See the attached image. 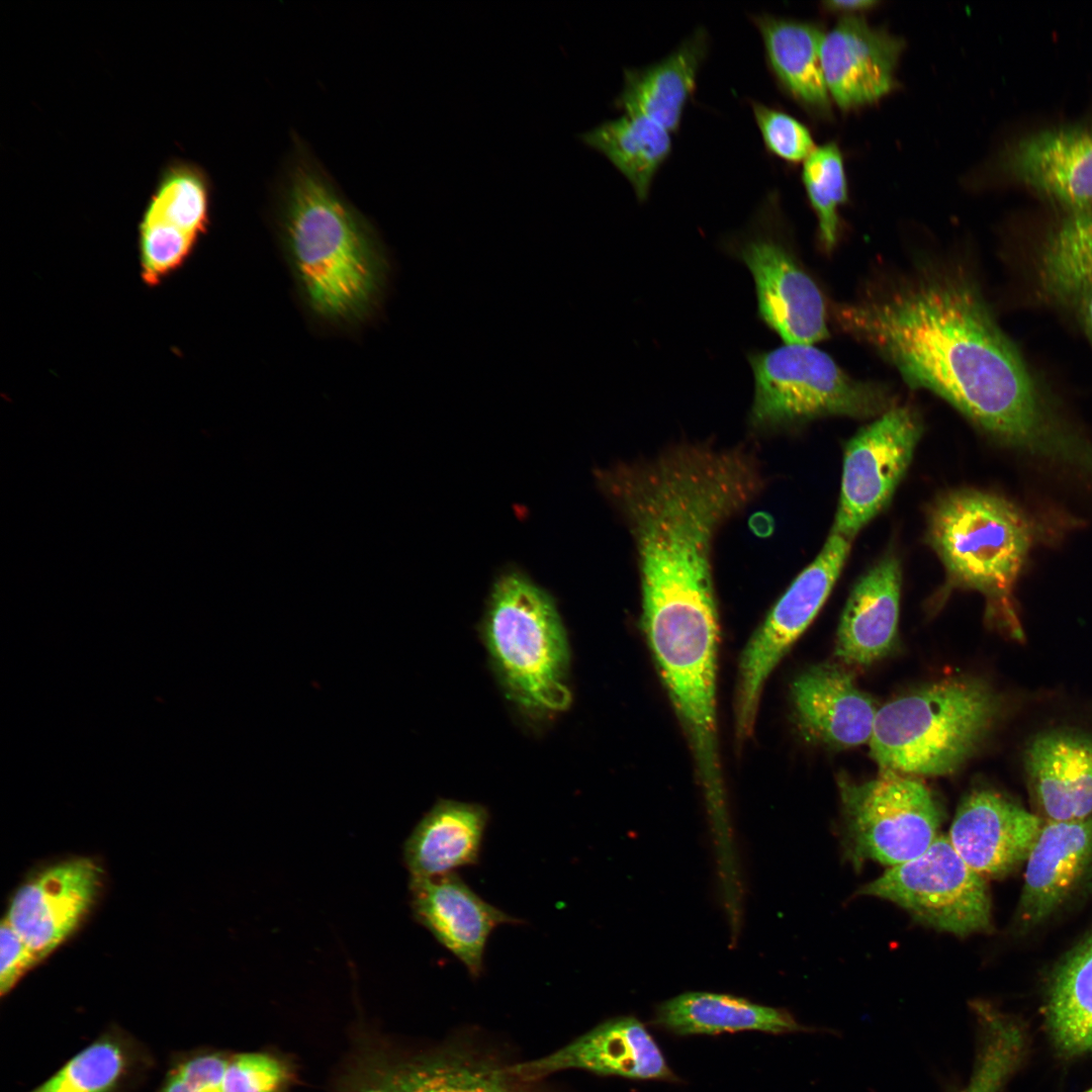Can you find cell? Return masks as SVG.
Returning a JSON list of instances; mask_svg holds the SVG:
<instances>
[{"label":"cell","mask_w":1092,"mask_h":1092,"mask_svg":"<svg viewBox=\"0 0 1092 1092\" xmlns=\"http://www.w3.org/2000/svg\"><path fill=\"white\" fill-rule=\"evenodd\" d=\"M488 819L485 807L476 803L446 799L436 802L403 845L410 883L476 864Z\"/></svg>","instance_id":"obj_25"},{"label":"cell","mask_w":1092,"mask_h":1092,"mask_svg":"<svg viewBox=\"0 0 1092 1092\" xmlns=\"http://www.w3.org/2000/svg\"><path fill=\"white\" fill-rule=\"evenodd\" d=\"M750 106L769 154L799 163L816 149L809 129L794 116L755 100L750 101Z\"/></svg>","instance_id":"obj_35"},{"label":"cell","mask_w":1092,"mask_h":1092,"mask_svg":"<svg viewBox=\"0 0 1092 1092\" xmlns=\"http://www.w3.org/2000/svg\"><path fill=\"white\" fill-rule=\"evenodd\" d=\"M415 919L477 978L491 932L519 920L484 901L457 874L410 883Z\"/></svg>","instance_id":"obj_20"},{"label":"cell","mask_w":1092,"mask_h":1092,"mask_svg":"<svg viewBox=\"0 0 1092 1092\" xmlns=\"http://www.w3.org/2000/svg\"><path fill=\"white\" fill-rule=\"evenodd\" d=\"M1092 870V815L1046 821L1025 862L1015 912L1019 930L1046 921L1076 892Z\"/></svg>","instance_id":"obj_18"},{"label":"cell","mask_w":1092,"mask_h":1092,"mask_svg":"<svg viewBox=\"0 0 1092 1092\" xmlns=\"http://www.w3.org/2000/svg\"><path fill=\"white\" fill-rule=\"evenodd\" d=\"M765 52L767 66L778 85L801 107L815 116L830 113V95L823 76L820 46L823 32L809 21L752 15Z\"/></svg>","instance_id":"obj_26"},{"label":"cell","mask_w":1092,"mask_h":1092,"mask_svg":"<svg viewBox=\"0 0 1092 1092\" xmlns=\"http://www.w3.org/2000/svg\"><path fill=\"white\" fill-rule=\"evenodd\" d=\"M1004 706L1003 698L976 677L932 682L878 709L871 755L882 770L953 774L979 751Z\"/></svg>","instance_id":"obj_3"},{"label":"cell","mask_w":1092,"mask_h":1092,"mask_svg":"<svg viewBox=\"0 0 1092 1092\" xmlns=\"http://www.w3.org/2000/svg\"><path fill=\"white\" fill-rule=\"evenodd\" d=\"M748 360L755 383L749 423L756 430L828 416L870 418L893 406L887 388L851 377L814 345L785 344Z\"/></svg>","instance_id":"obj_6"},{"label":"cell","mask_w":1092,"mask_h":1092,"mask_svg":"<svg viewBox=\"0 0 1092 1092\" xmlns=\"http://www.w3.org/2000/svg\"><path fill=\"white\" fill-rule=\"evenodd\" d=\"M902 572L888 554L854 584L836 634L835 655L847 665L868 666L893 649L898 630Z\"/></svg>","instance_id":"obj_23"},{"label":"cell","mask_w":1092,"mask_h":1092,"mask_svg":"<svg viewBox=\"0 0 1092 1092\" xmlns=\"http://www.w3.org/2000/svg\"><path fill=\"white\" fill-rule=\"evenodd\" d=\"M802 181L818 219L819 241L830 252L838 236V209L847 198L842 156L834 143L817 147L804 161Z\"/></svg>","instance_id":"obj_32"},{"label":"cell","mask_w":1092,"mask_h":1092,"mask_svg":"<svg viewBox=\"0 0 1092 1092\" xmlns=\"http://www.w3.org/2000/svg\"><path fill=\"white\" fill-rule=\"evenodd\" d=\"M983 172L990 182L1023 187L1056 210L1092 208V117L1012 139Z\"/></svg>","instance_id":"obj_12"},{"label":"cell","mask_w":1092,"mask_h":1092,"mask_svg":"<svg viewBox=\"0 0 1092 1092\" xmlns=\"http://www.w3.org/2000/svg\"><path fill=\"white\" fill-rule=\"evenodd\" d=\"M103 878L94 858L79 856L42 869L19 887L5 916L38 963L79 928Z\"/></svg>","instance_id":"obj_14"},{"label":"cell","mask_w":1092,"mask_h":1092,"mask_svg":"<svg viewBox=\"0 0 1092 1092\" xmlns=\"http://www.w3.org/2000/svg\"><path fill=\"white\" fill-rule=\"evenodd\" d=\"M230 1057L205 1049L175 1054L157 1092H225Z\"/></svg>","instance_id":"obj_34"},{"label":"cell","mask_w":1092,"mask_h":1092,"mask_svg":"<svg viewBox=\"0 0 1092 1092\" xmlns=\"http://www.w3.org/2000/svg\"><path fill=\"white\" fill-rule=\"evenodd\" d=\"M1027 785L1046 821L1092 815V736L1073 730L1036 735L1023 754Z\"/></svg>","instance_id":"obj_22"},{"label":"cell","mask_w":1092,"mask_h":1092,"mask_svg":"<svg viewBox=\"0 0 1092 1092\" xmlns=\"http://www.w3.org/2000/svg\"><path fill=\"white\" fill-rule=\"evenodd\" d=\"M1087 1092H1092V1089H1091V1090H1089V1091H1087Z\"/></svg>","instance_id":"obj_39"},{"label":"cell","mask_w":1092,"mask_h":1092,"mask_svg":"<svg viewBox=\"0 0 1092 1092\" xmlns=\"http://www.w3.org/2000/svg\"><path fill=\"white\" fill-rule=\"evenodd\" d=\"M196 242V237L168 223L142 218L139 250L144 281L161 282L185 263Z\"/></svg>","instance_id":"obj_33"},{"label":"cell","mask_w":1092,"mask_h":1092,"mask_svg":"<svg viewBox=\"0 0 1092 1092\" xmlns=\"http://www.w3.org/2000/svg\"><path fill=\"white\" fill-rule=\"evenodd\" d=\"M154 1063L144 1043L111 1026L30 1092H132Z\"/></svg>","instance_id":"obj_28"},{"label":"cell","mask_w":1092,"mask_h":1092,"mask_svg":"<svg viewBox=\"0 0 1092 1092\" xmlns=\"http://www.w3.org/2000/svg\"><path fill=\"white\" fill-rule=\"evenodd\" d=\"M211 183L198 165L174 161L163 170L144 219L168 223L197 239L209 223Z\"/></svg>","instance_id":"obj_31"},{"label":"cell","mask_w":1092,"mask_h":1092,"mask_svg":"<svg viewBox=\"0 0 1092 1092\" xmlns=\"http://www.w3.org/2000/svg\"><path fill=\"white\" fill-rule=\"evenodd\" d=\"M779 195L769 192L731 251L751 272L758 313L785 344L814 345L828 337L822 291L785 236Z\"/></svg>","instance_id":"obj_8"},{"label":"cell","mask_w":1092,"mask_h":1092,"mask_svg":"<svg viewBox=\"0 0 1092 1092\" xmlns=\"http://www.w3.org/2000/svg\"><path fill=\"white\" fill-rule=\"evenodd\" d=\"M791 691L795 719L808 739L835 748L870 742L878 709L843 666L814 665L796 678Z\"/></svg>","instance_id":"obj_21"},{"label":"cell","mask_w":1092,"mask_h":1092,"mask_svg":"<svg viewBox=\"0 0 1092 1092\" xmlns=\"http://www.w3.org/2000/svg\"><path fill=\"white\" fill-rule=\"evenodd\" d=\"M1027 266L1035 297L1066 315L1092 348V208L1056 210L1032 241Z\"/></svg>","instance_id":"obj_15"},{"label":"cell","mask_w":1092,"mask_h":1092,"mask_svg":"<svg viewBox=\"0 0 1092 1092\" xmlns=\"http://www.w3.org/2000/svg\"><path fill=\"white\" fill-rule=\"evenodd\" d=\"M505 695L526 717L552 718L571 704L570 650L552 597L524 573L500 574L481 623Z\"/></svg>","instance_id":"obj_4"},{"label":"cell","mask_w":1092,"mask_h":1092,"mask_svg":"<svg viewBox=\"0 0 1092 1092\" xmlns=\"http://www.w3.org/2000/svg\"><path fill=\"white\" fill-rule=\"evenodd\" d=\"M1045 1018L1062 1054H1092V929L1054 967L1049 979Z\"/></svg>","instance_id":"obj_29"},{"label":"cell","mask_w":1092,"mask_h":1092,"mask_svg":"<svg viewBox=\"0 0 1092 1092\" xmlns=\"http://www.w3.org/2000/svg\"><path fill=\"white\" fill-rule=\"evenodd\" d=\"M903 40L845 15L823 34L820 60L830 97L841 108L872 103L893 87Z\"/></svg>","instance_id":"obj_19"},{"label":"cell","mask_w":1092,"mask_h":1092,"mask_svg":"<svg viewBox=\"0 0 1092 1092\" xmlns=\"http://www.w3.org/2000/svg\"><path fill=\"white\" fill-rule=\"evenodd\" d=\"M922 431L908 406H892L846 444L832 533L852 540L891 500Z\"/></svg>","instance_id":"obj_13"},{"label":"cell","mask_w":1092,"mask_h":1092,"mask_svg":"<svg viewBox=\"0 0 1092 1092\" xmlns=\"http://www.w3.org/2000/svg\"><path fill=\"white\" fill-rule=\"evenodd\" d=\"M847 853L894 867L915 858L937 838L942 809L917 777L891 770L867 782L840 775Z\"/></svg>","instance_id":"obj_7"},{"label":"cell","mask_w":1092,"mask_h":1092,"mask_svg":"<svg viewBox=\"0 0 1092 1092\" xmlns=\"http://www.w3.org/2000/svg\"><path fill=\"white\" fill-rule=\"evenodd\" d=\"M834 315L906 383L943 398L989 435L1034 446L1062 436L1050 388L963 267L919 265L834 307Z\"/></svg>","instance_id":"obj_1"},{"label":"cell","mask_w":1092,"mask_h":1092,"mask_svg":"<svg viewBox=\"0 0 1092 1092\" xmlns=\"http://www.w3.org/2000/svg\"><path fill=\"white\" fill-rule=\"evenodd\" d=\"M653 1022L681 1036L747 1030L771 1034L810 1030L787 1010L729 994L702 991L686 992L660 1003Z\"/></svg>","instance_id":"obj_27"},{"label":"cell","mask_w":1092,"mask_h":1092,"mask_svg":"<svg viewBox=\"0 0 1092 1092\" xmlns=\"http://www.w3.org/2000/svg\"><path fill=\"white\" fill-rule=\"evenodd\" d=\"M1018 1066V1057L1009 1046L984 1042L977 1046L971 1076L960 1092H1002Z\"/></svg>","instance_id":"obj_36"},{"label":"cell","mask_w":1092,"mask_h":1092,"mask_svg":"<svg viewBox=\"0 0 1092 1092\" xmlns=\"http://www.w3.org/2000/svg\"><path fill=\"white\" fill-rule=\"evenodd\" d=\"M878 1L872 0H831L823 3L825 9L834 12L853 13L861 10H868L875 5Z\"/></svg>","instance_id":"obj_38"},{"label":"cell","mask_w":1092,"mask_h":1092,"mask_svg":"<svg viewBox=\"0 0 1092 1092\" xmlns=\"http://www.w3.org/2000/svg\"><path fill=\"white\" fill-rule=\"evenodd\" d=\"M859 894L891 901L913 918L937 930L965 936L992 925L986 879L971 869L947 836L920 855L890 867Z\"/></svg>","instance_id":"obj_9"},{"label":"cell","mask_w":1092,"mask_h":1092,"mask_svg":"<svg viewBox=\"0 0 1092 1092\" xmlns=\"http://www.w3.org/2000/svg\"><path fill=\"white\" fill-rule=\"evenodd\" d=\"M279 186L281 229L309 306L329 320L362 314L384 269L369 225L303 146Z\"/></svg>","instance_id":"obj_2"},{"label":"cell","mask_w":1092,"mask_h":1092,"mask_svg":"<svg viewBox=\"0 0 1092 1092\" xmlns=\"http://www.w3.org/2000/svg\"><path fill=\"white\" fill-rule=\"evenodd\" d=\"M514 1068L530 1079L578 1070L598 1076L678 1081L645 1025L631 1015L608 1019L540 1058L516 1060Z\"/></svg>","instance_id":"obj_16"},{"label":"cell","mask_w":1092,"mask_h":1092,"mask_svg":"<svg viewBox=\"0 0 1092 1092\" xmlns=\"http://www.w3.org/2000/svg\"><path fill=\"white\" fill-rule=\"evenodd\" d=\"M579 139L603 154L627 179L640 202L670 155L671 132L639 114L623 113L582 132Z\"/></svg>","instance_id":"obj_30"},{"label":"cell","mask_w":1092,"mask_h":1092,"mask_svg":"<svg viewBox=\"0 0 1092 1092\" xmlns=\"http://www.w3.org/2000/svg\"><path fill=\"white\" fill-rule=\"evenodd\" d=\"M850 539L830 532L815 559L793 580L753 633L741 655L736 691V732L751 734L764 684L828 599L844 566Z\"/></svg>","instance_id":"obj_11"},{"label":"cell","mask_w":1092,"mask_h":1092,"mask_svg":"<svg viewBox=\"0 0 1092 1092\" xmlns=\"http://www.w3.org/2000/svg\"><path fill=\"white\" fill-rule=\"evenodd\" d=\"M708 51V32L699 27L659 61L640 68H625L616 107L623 113L648 117L671 133L676 132Z\"/></svg>","instance_id":"obj_24"},{"label":"cell","mask_w":1092,"mask_h":1092,"mask_svg":"<svg viewBox=\"0 0 1092 1092\" xmlns=\"http://www.w3.org/2000/svg\"><path fill=\"white\" fill-rule=\"evenodd\" d=\"M1043 823L1015 801L980 788L964 797L947 837L976 873L1003 878L1025 864Z\"/></svg>","instance_id":"obj_17"},{"label":"cell","mask_w":1092,"mask_h":1092,"mask_svg":"<svg viewBox=\"0 0 1092 1092\" xmlns=\"http://www.w3.org/2000/svg\"><path fill=\"white\" fill-rule=\"evenodd\" d=\"M0 945V995L4 997L38 961L6 916L1 922Z\"/></svg>","instance_id":"obj_37"},{"label":"cell","mask_w":1092,"mask_h":1092,"mask_svg":"<svg viewBox=\"0 0 1092 1092\" xmlns=\"http://www.w3.org/2000/svg\"><path fill=\"white\" fill-rule=\"evenodd\" d=\"M515 1061L477 1036L456 1035L422 1052L373 1062L352 1092H563L550 1078L522 1076Z\"/></svg>","instance_id":"obj_10"},{"label":"cell","mask_w":1092,"mask_h":1092,"mask_svg":"<svg viewBox=\"0 0 1092 1092\" xmlns=\"http://www.w3.org/2000/svg\"><path fill=\"white\" fill-rule=\"evenodd\" d=\"M927 540L945 568L948 585L982 593L989 620L1020 639L1010 595L1031 542L1022 514L998 495L956 489L932 505Z\"/></svg>","instance_id":"obj_5"}]
</instances>
